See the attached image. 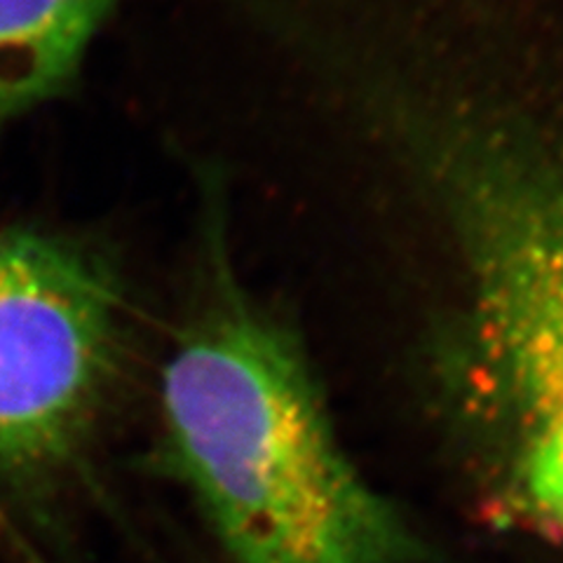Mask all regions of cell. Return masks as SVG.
<instances>
[{"instance_id": "obj_2", "label": "cell", "mask_w": 563, "mask_h": 563, "mask_svg": "<svg viewBox=\"0 0 563 563\" xmlns=\"http://www.w3.org/2000/svg\"><path fill=\"white\" fill-rule=\"evenodd\" d=\"M111 268L57 235L0 231V482L38 488L76 461L118 368Z\"/></svg>"}, {"instance_id": "obj_3", "label": "cell", "mask_w": 563, "mask_h": 563, "mask_svg": "<svg viewBox=\"0 0 563 563\" xmlns=\"http://www.w3.org/2000/svg\"><path fill=\"white\" fill-rule=\"evenodd\" d=\"M484 303L515 413L507 493L517 512L563 533V268L523 240L482 258Z\"/></svg>"}, {"instance_id": "obj_4", "label": "cell", "mask_w": 563, "mask_h": 563, "mask_svg": "<svg viewBox=\"0 0 563 563\" xmlns=\"http://www.w3.org/2000/svg\"><path fill=\"white\" fill-rule=\"evenodd\" d=\"M118 0H0V128L76 78Z\"/></svg>"}, {"instance_id": "obj_1", "label": "cell", "mask_w": 563, "mask_h": 563, "mask_svg": "<svg viewBox=\"0 0 563 563\" xmlns=\"http://www.w3.org/2000/svg\"><path fill=\"white\" fill-rule=\"evenodd\" d=\"M174 470L238 563H404L416 542L355 472L301 357L235 301L188 324L163 372Z\"/></svg>"}]
</instances>
